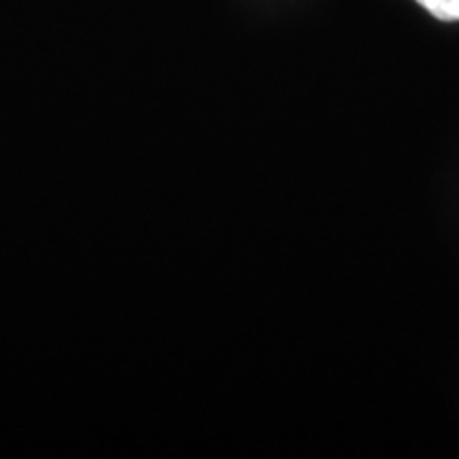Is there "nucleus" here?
<instances>
[{"label": "nucleus", "mask_w": 459, "mask_h": 459, "mask_svg": "<svg viewBox=\"0 0 459 459\" xmlns=\"http://www.w3.org/2000/svg\"><path fill=\"white\" fill-rule=\"evenodd\" d=\"M423 9L443 22H459V0H417Z\"/></svg>", "instance_id": "1"}]
</instances>
